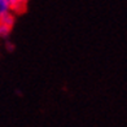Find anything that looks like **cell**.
I'll use <instances>...</instances> for the list:
<instances>
[{
	"label": "cell",
	"mask_w": 127,
	"mask_h": 127,
	"mask_svg": "<svg viewBox=\"0 0 127 127\" xmlns=\"http://www.w3.org/2000/svg\"><path fill=\"white\" fill-rule=\"evenodd\" d=\"M26 4H27V0H9V9L14 10L17 13H21L24 12L25 8H26Z\"/></svg>",
	"instance_id": "6da1fadb"
},
{
	"label": "cell",
	"mask_w": 127,
	"mask_h": 127,
	"mask_svg": "<svg viewBox=\"0 0 127 127\" xmlns=\"http://www.w3.org/2000/svg\"><path fill=\"white\" fill-rule=\"evenodd\" d=\"M10 30H12V27H9L7 25H4L0 22V38H5L8 36V34L10 32Z\"/></svg>",
	"instance_id": "7a4b0ae2"
},
{
	"label": "cell",
	"mask_w": 127,
	"mask_h": 127,
	"mask_svg": "<svg viewBox=\"0 0 127 127\" xmlns=\"http://www.w3.org/2000/svg\"><path fill=\"white\" fill-rule=\"evenodd\" d=\"M0 1H4V3H7V4H8V3H9V0H0Z\"/></svg>",
	"instance_id": "3957f363"
}]
</instances>
